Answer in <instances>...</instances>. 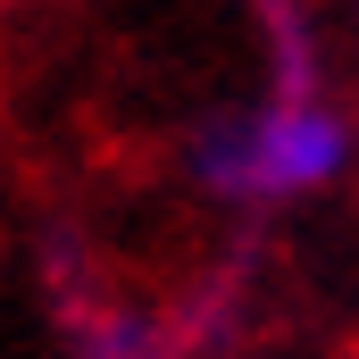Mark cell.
<instances>
[{
  "label": "cell",
  "instance_id": "3",
  "mask_svg": "<svg viewBox=\"0 0 359 359\" xmlns=\"http://www.w3.org/2000/svg\"><path fill=\"white\" fill-rule=\"evenodd\" d=\"M343 17H351V34H359V0H343Z\"/></svg>",
  "mask_w": 359,
  "mask_h": 359
},
{
  "label": "cell",
  "instance_id": "1",
  "mask_svg": "<svg viewBox=\"0 0 359 359\" xmlns=\"http://www.w3.org/2000/svg\"><path fill=\"white\" fill-rule=\"evenodd\" d=\"M359 159V126L326 84H268L234 109H209L184 142V168L226 209H284L334 192Z\"/></svg>",
  "mask_w": 359,
  "mask_h": 359
},
{
  "label": "cell",
  "instance_id": "2",
  "mask_svg": "<svg viewBox=\"0 0 359 359\" xmlns=\"http://www.w3.org/2000/svg\"><path fill=\"white\" fill-rule=\"evenodd\" d=\"M67 359H184V326L151 309H92L67 334Z\"/></svg>",
  "mask_w": 359,
  "mask_h": 359
}]
</instances>
